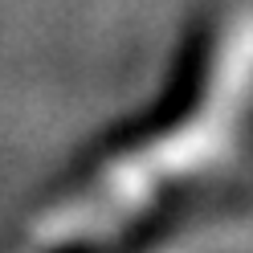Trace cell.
I'll use <instances>...</instances> for the list:
<instances>
[{"label":"cell","mask_w":253,"mask_h":253,"mask_svg":"<svg viewBox=\"0 0 253 253\" xmlns=\"http://www.w3.org/2000/svg\"><path fill=\"white\" fill-rule=\"evenodd\" d=\"M253 139V0L204 21L176 90L151 115L74 171L37 209L25 241H123L168 204L225 171Z\"/></svg>","instance_id":"6da1fadb"}]
</instances>
